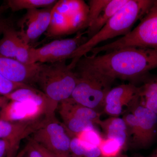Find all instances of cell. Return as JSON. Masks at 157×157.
<instances>
[{
	"instance_id": "16",
	"label": "cell",
	"mask_w": 157,
	"mask_h": 157,
	"mask_svg": "<svg viewBox=\"0 0 157 157\" xmlns=\"http://www.w3.org/2000/svg\"><path fill=\"white\" fill-rule=\"evenodd\" d=\"M9 101L29 102L45 108L47 117H49L50 104L48 98L40 90L33 86L16 90L5 96Z\"/></svg>"
},
{
	"instance_id": "6",
	"label": "cell",
	"mask_w": 157,
	"mask_h": 157,
	"mask_svg": "<svg viewBox=\"0 0 157 157\" xmlns=\"http://www.w3.org/2000/svg\"><path fill=\"white\" fill-rule=\"evenodd\" d=\"M125 113L123 119L128 128V142L136 148H144L150 145L155 136L157 114L142 106L139 101Z\"/></svg>"
},
{
	"instance_id": "4",
	"label": "cell",
	"mask_w": 157,
	"mask_h": 157,
	"mask_svg": "<svg viewBox=\"0 0 157 157\" xmlns=\"http://www.w3.org/2000/svg\"><path fill=\"white\" fill-rule=\"evenodd\" d=\"M74 70L78 80L71 98L92 109L104 107L105 98L115 79L78 62Z\"/></svg>"
},
{
	"instance_id": "12",
	"label": "cell",
	"mask_w": 157,
	"mask_h": 157,
	"mask_svg": "<svg viewBox=\"0 0 157 157\" xmlns=\"http://www.w3.org/2000/svg\"><path fill=\"white\" fill-rule=\"evenodd\" d=\"M48 118L36 121L9 122L0 120V139L8 141L16 152L21 140L32 135Z\"/></svg>"
},
{
	"instance_id": "8",
	"label": "cell",
	"mask_w": 157,
	"mask_h": 157,
	"mask_svg": "<svg viewBox=\"0 0 157 157\" xmlns=\"http://www.w3.org/2000/svg\"><path fill=\"white\" fill-rule=\"evenodd\" d=\"M32 135L31 140L55 154L70 155L71 137L63 124L55 117L47 119Z\"/></svg>"
},
{
	"instance_id": "13",
	"label": "cell",
	"mask_w": 157,
	"mask_h": 157,
	"mask_svg": "<svg viewBox=\"0 0 157 157\" xmlns=\"http://www.w3.org/2000/svg\"><path fill=\"white\" fill-rule=\"evenodd\" d=\"M48 117L44 107L29 102L9 101L0 112V120L9 122L36 121Z\"/></svg>"
},
{
	"instance_id": "9",
	"label": "cell",
	"mask_w": 157,
	"mask_h": 157,
	"mask_svg": "<svg viewBox=\"0 0 157 157\" xmlns=\"http://www.w3.org/2000/svg\"><path fill=\"white\" fill-rule=\"evenodd\" d=\"M54 6L27 11L17 23L20 29L18 34L23 42L31 46L32 43L46 33L50 24Z\"/></svg>"
},
{
	"instance_id": "22",
	"label": "cell",
	"mask_w": 157,
	"mask_h": 157,
	"mask_svg": "<svg viewBox=\"0 0 157 157\" xmlns=\"http://www.w3.org/2000/svg\"><path fill=\"white\" fill-rule=\"evenodd\" d=\"M63 125L69 135H75L88 130L95 128L94 124L89 121L67 117L62 118Z\"/></svg>"
},
{
	"instance_id": "17",
	"label": "cell",
	"mask_w": 157,
	"mask_h": 157,
	"mask_svg": "<svg viewBox=\"0 0 157 157\" xmlns=\"http://www.w3.org/2000/svg\"><path fill=\"white\" fill-rule=\"evenodd\" d=\"M129 0H109V3L102 9L95 20L89 26L86 34L88 39L98 33L110 18L124 6Z\"/></svg>"
},
{
	"instance_id": "27",
	"label": "cell",
	"mask_w": 157,
	"mask_h": 157,
	"mask_svg": "<svg viewBox=\"0 0 157 157\" xmlns=\"http://www.w3.org/2000/svg\"><path fill=\"white\" fill-rule=\"evenodd\" d=\"M30 86L27 85L9 81L0 74V94L1 95L6 96L19 89Z\"/></svg>"
},
{
	"instance_id": "18",
	"label": "cell",
	"mask_w": 157,
	"mask_h": 157,
	"mask_svg": "<svg viewBox=\"0 0 157 157\" xmlns=\"http://www.w3.org/2000/svg\"><path fill=\"white\" fill-rule=\"evenodd\" d=\"M139 86V103L157 114V75L147 76Z\"/></svg>"
},
{
	"instance_id": "38",
	"label": "cell",
	"mask_w": 157,
	"mask_h": 157,
	"mask_svg": "<svg viewBox=\"0 0 157 157\" xmlns=\"http://www.w3.org/2000/svg\"><path fill=\"white\" fill-rule=\"evenodd\" d=\"M0 95H1V94H0Z\"/></svg>"
},
{
	"instance_id": "30",
	"label": "cell",
	"mask_w": 157,
	"mask_h": 157,
	"mask_svg": "<svg viewBox=\"0 0 157 157\" xmlns=\"http://www.w3.org/2000/svg\"><path fill=\"white\" fill-rule=\"evenodd\" d=\"M33 143L34 145L36 146L37 149L40 151V152L42 153V155L44 157H57L56 155L55 154L53 153L51 151H49L47 149L43 147L42 145L38 144L33 140H30Z\"/></svg>"
},
{
	"instance_id": "28",
	"label": "cell",
	"mask_w": 157,
	"mask_h": 157,
	"mask_svg": "<svg viewBox=\"0 0 157 157\" xmlns=\"http://www.w3.org/2000/svg\"><path fill=\"white\" fill-rule=\"evenodd\" d=\"M15 153L16 152L12 150L8 141L0 139V157H7L9 156L15 157Z\"/></svg>"
},
{
	"instance_id": "14",
	"label": "cell",
	"mask_w": 157,
	"mask_h": 157,
	"mask_svg": "<svg viewBox=\"0 0 157 157\" xmlns=\"http://www.w3.org/2000/svg\"><path fill=\"white\" fill-rule=\"evenodd\" d=\"M58 108L61 118L70 117L91 122L100 126L102 120L101 114L96 109L83 106L70 98L62 101Z\"/></svg>"
},
{
	"instance_id": "31",
	"label": "cell",
	"mask_w": 157,
	"mask_h": 157,
	"mask_svg": "<svg viewBox=\"0 0 157 157\" xmlns=\"http://www.w3.org/2000/svg\"><path fill=\"white\" fill-rule=\"evenodd\" d=\"M13 25V23L9 19H0V37L2 35L3 32L7 28ZM1 39V38H0Z\"/></svg>"
},
{
	"instance_id": "19",
	"label": "cell",
	"mask_w": 157,
	"mask_h": 157,
	"mask_svg": "<svg viewBox=\"0 0 157 157\" xmlns=\"http://www.w3.org/2000/svg\"><path fill=\"white\" fill-rule=\"evenodd\" d=\"M21 39L18 31L13 25L7 28L0 39V56L15 59L16 52Z\"/></svg>"
},
{
	"instance_id": "1",
	"label": "cell",
	"mask_w": 157,
	"mask_h": 157,
	"mask_svg": "<svg viewBox=\"0 0 157 157\" xmlns=\"http://www.w3.org/2000/svg\"><path fill=\"white\" fill-rule=\"evenodd\" d=\"M77 62L115 80L142 81L157 67V50L125 47L102 55H86Z\"/></svg>"
},
{
	"instance_id": "24",
	"label": "cell",
	"mask_w": 157,
	"mask_h": 157,
	"mask_svg": "<svg viewBox=\"0 0 157 157\" xmlns=\"http://www.w3.org/2000/svg\"><path fill=\"white\" fill-rule=\"evenodd\" d=\"M70 136L76 137L87 145L97 147L99 146L104 138L96 128L88 129Z\"/></svg>"
},
{
	"instance_id": "29",
	"label": "cell",
	"mask_w": 157,
	"mask_h": 157,
	"mask_svg": "<svg viewBox=\"0 0 157 157\" xmlns=\"http://www.w3.org/2000/svg\"><path fill=\"white\" fill-rule=\"evenodd\" d=\"M26 148L27 157H44L31 140L26 147Z\"/></svg>"
},
{
	"instance_id": "7",
	"label": "cell",
	"mask_w": 157,
	"mask_h": 157,
	"mask_svg": "<svg viewBox=\"0 0 157 157\" xmlns=\"http://www.w3.org/2000/svg\"><path fill=\"white\" fill-rule=\"evenodd\" d=\"M85 34V32H79L73 38L55 40L40 48L32 47V63H52L71 59L76 50L88 40Z\"/></svg>"
},
{
	"instance_id": "25",
	"label": "cell",
	"mask_w": 157,
	"mask_h": 157,
	"mask_svg": "<svg viewBox=\"0 0 157 157\" xmlns=\"http://www.w3.org/2000/svg\"><path fill=\"white\" fill-rule=\"evenodd\" d=\"M109 0H90L89 2L87 27L95 20L98 14L109 3Z\"/></svg>"
},
{
	"instance_id": "35",
	"label": "cell",
	"mask_w": 157,
	"mask_h": 157,
	"mask_svg": "<svg viewBox=\"0 0 157 157\" xmlns=\"http://www.w3.org/2000/svg\"><path fill=\"white\" fill-rule=\"evenodd\" d=\"M149 157H157V149Z\"/></svg>"
},
{
	"instance_id": "11",
	"label": "cell",
	"mask_w": 157,
	"mask_h": 157,
	"mask_svg": "<svg viewBox=\"0 0 157 157\" xmlns=\"http://www.w3.org/2000/svg\"><path fill=\"white\" fill-rule=\"evenodd\" d=\"M40 64H25L15 59L0 56V74L12 82L32 86L36 84Z\"/></svg>"
},
{
	"instance_id": "21",
	"label": "cell",
	"mask_w": 157,
	"mask_h": 157,
	"mask_svg": "<svg viewBox=\"0 0 157 157\" xmlns=\"http://www.w3.org/2000/svg\"><path fill=\"white\" fill-rule=\"evenodd\" d=\"M58 1L55 0H9L7 5L11 11L15 12L22 10H32L53 6Z\"/></svg>"
},
{
	"instance_id": "37",
	"label": "cell",
	"mask_w": 157,
	"mask_h": 157,
	"mask_svg": "<svg viewBox=\"0 0 157 157\" xmlns=\"http://www.w3.org/2000/svg\"><path fill=\"white\" fill-rule=\"evenodd\" d=\"M7 157H15L12 156H8Z\"/></svg>"
},
{
	"instance_id": "26",
	"label": "cell",
	"mask_w": 157,
	"mask_h": 157,
	"mask_svg": "<svg viewBox=\"0 0 157 157\" xmlns=\"http://www.w3.org/2000/svg\"><path fill=\"white\" fill-rule=\"evenodd\" d=\"M32 48V46L24 43L21 39L17 48L15 59L25 64H32L31 58Z\"/></svg>"
},
{
	"instance_id": "23",
	"label": "cell",
	"mask_w": 157,
	"mask_h": 157,
	"mask_svg": "<svg viewBox=\"0 0 157 157\" xmlns=\"http://www.w3.org/2000/svg\"><path fill=\"white\" fill-rule=\"evenodd\" d=\"M99 147L101 157H118L124 150L119 142L107 137L103 138Z\"/></svg>"
},
{
	"instance_id": "32",
	"label": "cell",
	"mask_w": 157,
	"mask_h": 157,
	"mask_svg": "<svg viewBox=\"0 0 157 157\" xmlns=\"http://www.w3.org/2000/svg\"><path fill=\"white\" fill-rule=\"evenodd\" d=\"M10 101L6 96L0 95V112L3 107L9 103Z\"/></svg>"
},
{
	"instance_id": "5",
	"label": "cell",
	"mask_w": 157,
	"mask_h": 157,
	"mask_svg": "<svg viewBox=\"0 0 157 157\" xmlns=\"http://www.w3.org/2000/svg\"><path fill=\"white\" fill-rule=\"evenodd\" d=\"M130 47L157 50V0L154 1L139 23L130 33L115 41L96 47L90 52L95 56Z\"/></svg>"
},
{
	"instance_id": "34",
	"label": "cell",
	"mask_w": 157,
	"mask_h": 157,
	"mask_svg": "<svg viewBox=\"0 0 157 157\" xmlns=\"http://www.w3.org/2000/svg\"><path fill=\"white\" fill-rule=\"evenodd\" d=\"M57 157H71L70 155L65 153H60L55 154Z\"/></svg>"
},
{
	"instance_id": "10",
	"label": "cell",
	"mask_w": 157,
	"mask_h": 157,
	"mask_svg": "<svg viewBox=\"0 0 157 157\" xmlns=\"http://www.w3.org/2000/svg\"><path fill=\"white\" fill-rule=\"evenodd\" d=\"M139 86L132 82L112 88L107 94L104 105L105 113L118 117L126 108H132L139 101Z\"/></svg>"
},
{
	"instance_id": "15",
	"label": "cell",
	"mask_w": 157,
	"mask_h": 157,
	"mask_svg": "<svg viewBox=\"0 0 157 157\" xmlns=\"http://www.w3.org/2000/svg\"><path fill=\"white\" fill-rule=\"evenodd\" d=\"M100 126L104 130L106 137L114 139L120 143L124 149L128 143V128L123 119L112 117L102 121Z\"/></svg>"
},
{
	"instance_id": "3",
	"label": "cell",
	"mask_w": 157,
	"mask_h": 157,
	"mask_svg": "<svg viewBox=\"0 0 157 157\" xmlns=\"http://www.w3.org/2000/svg\"><path fill=\"white\" fill-rule=\"evenodd\" d=\"M71 64L66 61L52 63H40L36 84L44 93L49 102V115L55 116L59 104L71 98L77 84V75Z\"/></svg>"
},
{
	"instance_id": "20",
	"label": "cell",
	"mask_w": 157,
	"mask_h": 157,
	"mask_svg": "<svg viewBox=\"0 0 157 157\" xmlns=\"http://www.w3.org/2000/svg\"><path fill=\"white\" fill-rule=\"evenodd\" d=\"M70 34V23L67 16L58 11L54 6L50 24L45 33L46 36L53 38Z\"/></svg>"
},
{
	"instance_id": "2",
	"label": "cell",
	"mask_w": 157,
	"mask_h": 157,
	"mask_svg": "<svg viewBox=\"0 0 157 157\" xmlns=\"http://www.w3.org/2000/svg\"><path fill=\"white\" fill-rule=\"evenodd\" d=\"M153 2V0H129L98 33L76 50L71 57V62L75 65L80 58L87 55L100 43L128 33Z\"/></svg>"
},
{
	"instance_id": "33",
	"label": "cell",
	"mask_w": 157,
	"mask_h": 157,
	"mask_svg": "<svg viewBox=\"0 0 157 157\" xmlns=\"http://www.w3.org/2000/svg\"><path fill=\"white\" fill-rule=\"evenodd\" d=\"M9 9V7L7 5H5V6H0V15H1L4 12H5L7 9Z\"/></svg>"
},
{
	"instance_id": "36",
	"label": "cell",
	"mask_w": 157,
	"mask_h": 157,
	"mask_svg": "<svg viewBox=\"0 0 157 157\" xmlns=\"http://www.w3.org/2000/svg\"><path fill=\"white\" fill-rule=\"evenodd\" d=\"M118 157H130L126 155L121 154Z\"/></svg>"
}]
</instances>
